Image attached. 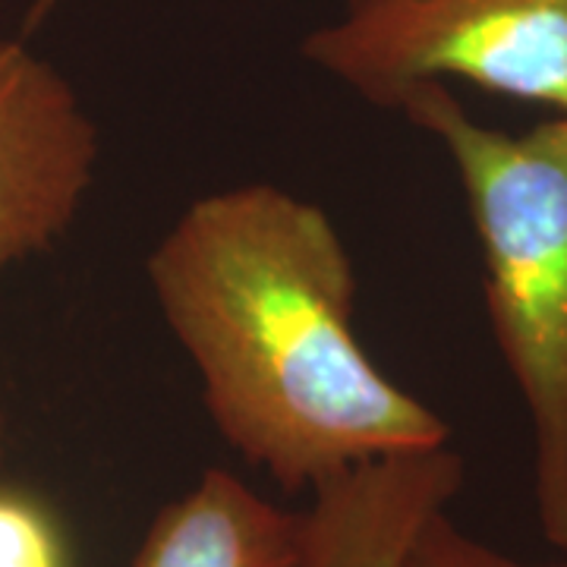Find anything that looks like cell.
I'll return each instance as SVG.
<instances>
[{
  "instance_id": "6da1fadb",
  "label": "cell",
  "mask_w": 567,
  "mask_h": 567,
  "mask_svg": "<svg viewBox=\"0 0 567 567\" xmlns=\"http://www.w3.org/2000/svg\"><path fill=\"white\" fill-rule=\"evenodd\" d=\"M164 324L193 360L212 425L284 492L451 445L353 328L357 271L322 205L244 183L186 205L145 262Z\"/></svg>"
},
{
  "instance_id": "7a4b0ae2",
  "label": "cell",
  "mask_w": 567,
  "mask_h": 567,
  "mask_svg": "<svg viewBox=\"0 0 567 567\" xmlns=\"http://www.w3.org/2000/svg\"><path fill=\"white\" fill-rule=\"evenodd\" d=\"M447 152L483 252L495 347L533 425L539 529L567 548V114L505 133L473 121L445 82L398 107Z\"/></svg>"
},
{
  "instance_id": "3957f363",
  "label": "cell",
  "mask_w": 567,
  "mask_h": 567,
  "mask_svg": "<svg viewBox=\"0 0 567 567\" xmlns=\"http://www.w3.org/2000/svg\"><path fill=\"white\" fill-rule=\"evenodd\" d=\"M303 58L385 111L420 85L464 80L567 114V0H344Z\"/></svg>"
},
{
  "instance_id": "277c9868",
  "label": "cell",
  "mask_w": 567,
  "mask_h": 567,
  "mask_svg": "<svg viewBox=\"0 0 567 567\" xmlns=\"http://www.w3.org/2000/svg\"><path fill=\"white\" fill-rule=\"evenodd\" d=\"M102 158L99 126L58 66L0 35V281L63 240Z\"/></svg>"
},
{
  "instance_id": "5b68a950",
  "label": "cell",
  "mask_w": 567,
  "mask_h": 567,
  "mask_svg": "<svg viewBox=\"0 0 567 567\" xmlns=\"http://www.w3.org/2000/svg\"><path fill=\"white\" fill-rule=\"evenodd\" d=\"M451 445L357 466L312 492L303 567H404L423 527L464 488Z\"/></svg>"
},
{
  "instance_id": "8992f818",
  "label": "cell",
  "mask_w": 567,
  "mask_h": 567,
  "mask_svg": "<svg viewBox=\"0 0 567 567\" xmlns=\"http://www.w3.org/2000/svg\"><path fill=\"white\" fill-rule=\"evenodd\" d=\"M306 511H284L227 470H205L155 514L130 567H303Z\"/></svg>"
},
{
  "instance_id": "52a82bcc",
  "label": "cell",
  "mask_w": 567,
  "mask_h": 567,
  "mask_svg": "<svg viewBox=\"0 0 567 567\" xmlns=\"http://www.w3.org/2000/svg\"><path fill=\"white\" fill-rule=\"evenodd\" d=\"M0 567H70L58 520L13 488H0Z\"/></svg>"
},
{
  "instance_id": "ba28073f",
  "label": "cell",
  "mask_w": 567,
  "mask_h": 567,
  "mask_svg": "<svg viewBox=\"0 0 567 567\" xmlns=\"http://www.w3.org/2000/svg\"><path fill=\"white\" fill-rule=\"evenodd\" d=\"M404 567H567V565H527L517 558H507L498 548L473 539L457 527L447 511H439L406 555Z\"/></svg>"
},
{
  "instance_id": "9c48e42d",
  "label": "cell",
  "mask_w": 567,
  "mask_h": 567,
  "mask_svg": "<svg viewBox=\"0 0 567 567\" xmlns=\"http://www.w3.org/2000/svg\"><path fill=\"white\" fill-rule=\"evenodd\" d=\"M66 0H29V10H25V32L39 29L41 22L48 20L58 7H63Z\"/></svg>"
},
{
  "instance_id": "30bf717a",
  "label": "cell",
  "mask_w": 567,
  "mask_h": 567,
  "mask_svg": "<svg viewBox=\"0 0 567 567\" xmlns=\"http://www.w3.org/2000/svg\"><path fill=\"white\" fill-rule=\"evenodd\" d=\"M3 451H7V413L0 406V461H3Z\"/></svg>"
}]
</instances>
